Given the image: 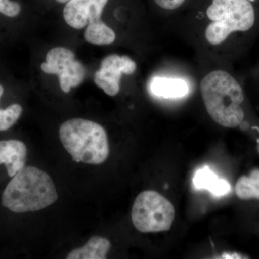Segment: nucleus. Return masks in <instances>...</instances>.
<instances>
[{"instance_id": "nucleus-10", "label": "nucleus", "mask_w": 259, "mask_h": 259, "mask_svg": "<svg viewBox=\"0 0 259 259\" xmlns=\"http://www.w3.org/2000/svg\"><path fill=\"white\" fill-rule=\"evenodd\" d=\"M149 88L153 95L163 98H180L186 96L190 91L185 80L177 78H153Z\"/></svg>"}, {"instance_id": "nucleus-12", "label": "nucleus", "mask_w": 259, "mask_h": 259, "mask_svg": "<svg viewBox=\"0 0 259 259\" xmlns=\"http://www.w3.org/2000/svg\"><path fill=\"white\" fill-rule=\"evenodd\" d=\"M193 182L196 188L205 189L215 196L225 195L231 190L229 183L218 178L208 166H204L196 172Z\"/></svg>"}, {"instance_id": "nucleus-16", "label": "nucleus", "mask_w": 259, "mask_h": 259, "mask_svg": "<svg viewBox=\"0 0 259 259\" xmlns=\"http://www.w3.org/2000/svg\"><path fill=\"white\" fill-rule=\"evenodd\" d=\"M22 7L20 3L13 0H0V14L15 18L21 13Z\"/></svg>"}, {"instance_id": "nucleus-6", "label": "nucleus", "mask_w": 259, "mask_h": 259, "mask_svg": "<svg viewBox=\"0 0 259 259\" xmlns=\"http://www.w3.org/2000/svg\"><path fill=\"white\" fill-rule=\"evenodd\" d=\"M48 74L59 76L60 88L65 93L82 83L86 77V67L76 60L74 53L64 47H56L47 53L46 62L40 65Z\"/></svg>"}, {"instance_id": "nucleus-3", "label": "nucleus", "mask_w": 259, "mask_h": 259, "mask_svg": "<svg viewBox=\"0 0 259 259\" xmlns=\"http://www.w3.org/2000/svg\"><path fill=\"white\" fill-rule=\"evenodd\" d=\"M59 138L73 161L77 163L101 164L110 154L106 131L93 121L81 118L66 121L59 129Z\"/></svg>"}, {"instance_id": "nucleus-15", "label": "nucleus", "mask_w": 259, "mask_h": 259, "mask_svg": "<svg viewBox=\"0 0 259 259\" xmlns=\"http://www.w3.org/2000/svg\"><path fill=\"white\" fill-rule=\"evenodd\" d=\"M23 108L18 104H13L5 110L0 109V131H8L20 118Z\"/></svg>"}, {"instance_id": "nucleus-4", "label": "nucleus", "mask_w": 259, "mask_h": 259, "mask_svg": "<svg viewBox=\"0 0 259 259\" xmlns=\"http://www.w3.org/2000/svg\"><path fill=\"white\" fill-rule=\"evenodd\" d=\"M207 16L211 23L204 35L213 46L223 44L232 34L249 31L255 24L254 8L249 0H212Z\"/></svg>"}, {"instance_id": "nucleus-5", "label": "nucleus", "mask_w": 259, "mask_h": 259, "mask_svg": "<svg viewBox=\"0 0 259 259\" xmlns=\"http://www.w3.org/2000/svg\"><path fill=\"white\" fill-rule=\"evenodd\" d=\"M175 216L171 202L157 192L150 190L138 195L131 212L135 228L145 233L169 231Z\"/></svg>"}, {"instance_id": "nucleus-17", "label": "nucleus", "mask_w": 259, "mask_h": 259, "mask_svg": "<svg viewBox=\"0 0 259 259\" xmlns=\"http://www.w3.org/2000/svg\"><path fill=\"white\" fill-rule=\"evenodd\" d=\"M186 0H154L155 3L164 10H173L180 8Z\"/></svg>"}, {"instance_id": "nucleus-19", "label": "nucleus", "mask_w": 259, "mask_h": 259, "mask_svg": "<svg viewBox=\"0 0 259 259\" xmlns=\"http://www.w3.org/2000/svg\"><path fill=\"white\" fill-rule=\"evenodd\" d=\"M55 1L59 3H67L70 0H55Z\"/></svg>"}, {"instance_id": "nucleus-20", "label": "nucleus", "mask_w": 259, "mask_h": 259, "mask_svg": "<svg viewBox=\"0 0 259 259\" xmlns=\"http://www.w3.org/2000/svg\"><path fill=\"white\" fill-rule=\"evenodd\" d=\"M257 151H258L259 154V139L257 140Z\"/></svg>"}, {"instance_id": "nucleus-2", "label": "nucleus", "mask_w": 259, "mask_h": 259, "mask_svg": "<svg viewBox=\"0 0 259 259\" xmlns=\"http://www.w3.org/2000/svg\"><path fill=\"white\" fill-rule=\"evenodd\" d=\"M56 186L45 171L25 166L13 177L3 192L2 203L15 213L37 212L55 203Z\"/></svg>"}, {"instance_id": "nucleus-11", "label": "nucleus", "mask_w": 259, "mask_h": 259, "mask_svg": "<svg viewBox=\"0 0 259 259\" xmlns=\"http://www.w3.org/2000/svg\"><path fill=\"white\" fill-rule=\"evenodd\" d=\"M111 243L105 238L93 236L83 247L70 252L67 259H105Z\"/></svg>"}, {"instance_id": "nucleus-1", "label": "nucleus", "mask_w": 259, "mask_h": 259, "mask_svg": "<svg viewBox=\"0 0 259 259\" xmlns=\"http://www.w3.org/2000/svg\"><path fill=\"white\" fill-rule=\"evenodd\" d=\"M200 91L206 110L214 122L228 128L243 123L244 92L234 76L223 70L211 71L201 81Z\"/></svg>"}, {"instance_id": "nucleus-21", "label": "nucleus", "mask_w": 259, "mask_h": 259, "mask_svg": "<svg viewBox=\"0 0 259 259\" xmlns=\"http://www.w3.org/2000/svg\"><path fill=\"white\" fill-rule=\"evenodd\" d=\"M249 1L253 2V1H255V0H249Z\"/></svg>"}, {"instance_id": "nucleus-8", "label": "nucleus", "mask_w": 259, "mask_h": 259, "mask_svg": "<svg viewBox=\"0 0 259 259\" xmlns=\"http://www.w3.org/2000/svg\"><path fill=\"white\" fill-rule=\"evenodd\" d=\"M108 0H70L65 5L63 15L67 25L81 30L88 24L102 20Z\"/></svg>"}, {"instance_id": "nucleus-7", "label": "nucleus", "mask_w": 259, "mask_h": 259, "mask_svg": "<svg viewBox=\"0 0 259 259\" xmlns=\"http://www.w3.org/2000/svg\"><path fill=\"white\" fill-rule=\"evenodd\" d=\"M136 68V62L129 56L111 54L102 59L95 74V82L109 96H115L120 92L122 75H132Z\"/></svg>"}, {"instance_id": "nucleus-18", "label": "nucleus", "mask_w": 259, "mask_h": 259, "mask_svg": "<svg viewBox=\"0 0 259 259\" xmlns=\"http://www.w3.org/2000/svg\"><path fill=\"white\" fill-rule=\"evenodd\" d=\"M3 93H4V88L2 85H0V98L3 96Z\"/></svg>"}, {"instance_id": "nucleus-13", "label": "nucleus", "mask_w": 259, "mask_h": 259, "mask_svg": "<svg viewBox=\"0 0 259 259\" xmlns=\"http://www.w3.org/2000/svg\"><path fill=\"white\" fill-rule=\"evenodd\" d=\"M84 37L87 42L94 45H110L116 39L115 32L102 20L88 24Z\"/></svg>"}, {"instance_id": "nucleus-9", "label": "nucleus", "mask_w": 259, "mask_h": 259, "mask_svg": "<svg viewBox=\"0 0 259 259\" xmlns=\"http://www.w3.org/2000/svg\"><path fill=\"white\" fill-rule=\"evenodd\" d=\"M27 147L18 140L0 141V164L4 163L10 177H13L25 166Z\"/></svg>"}, {"instance_id": "nucleus-14", "label": "nucleus", "mask_w": 259, "mask_h": 259, "mask_svg": "<svg viewBox=\"0 0 259 259\" xmlns=\"http://www.w3.org/2000/svg\"><path fill=\"white\" fill-rule=\"evenodd\" d=\"M235 190L237 197L242 200H259V168L252 170L248 176L240 177L237 181Z\"/></svg>"}]
</instances>
